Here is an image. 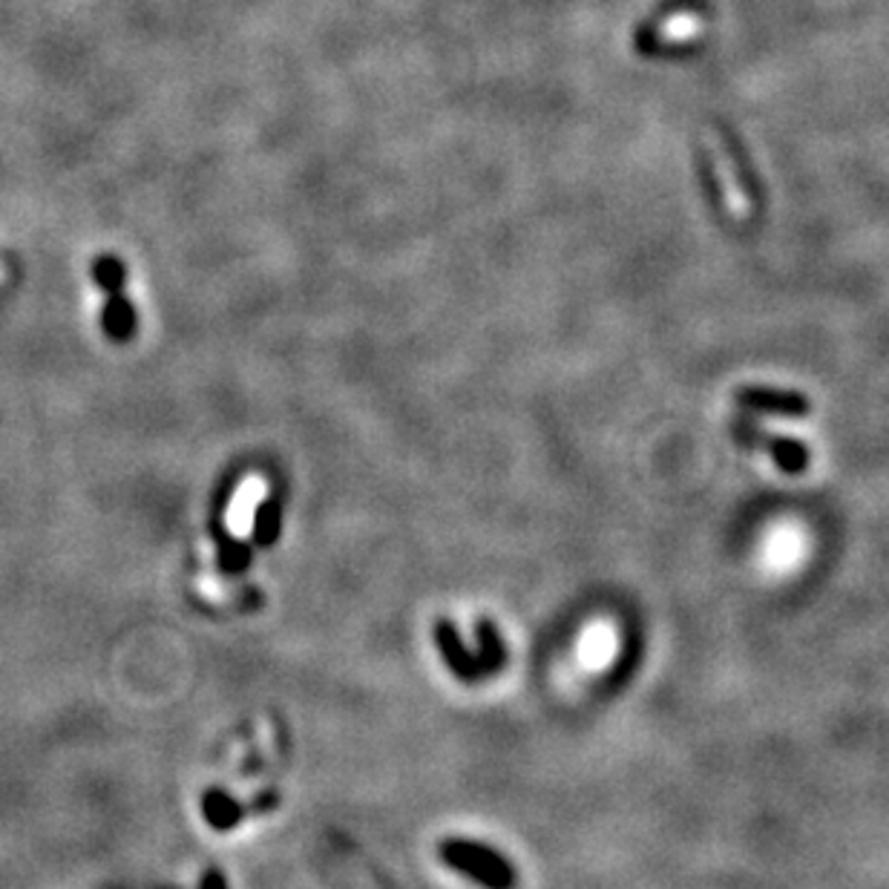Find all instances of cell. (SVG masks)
<instances>
[{"instance_id": "obj_4", "label": "cell", "mask_w": 889, "mask_h": 889, "mask_svg": "<svg viewBox=\"0 0 889 889\" xmlns=\"http://www.w3.org/2000/svg\"><path fill=\"white\" fill-rule=\"evenodd\" d=\"M101 331L113 340L115 345H124L136 338L138 331V311L127 294H107L104 297V309H101Z\"/></svg>"}, {"instance_id": "obj_9", "label": "cell", "mask_w": 889, "mask_h": 889, "mask_svg": "<svg viewBox=\"0 0 889 889\" xmlns=\"http://www.w3.org/2000/svg\"><path fill=\"white\" fill-rule=\"evenodd\" d=\"M93 282L107 294H122L127 286V266L115 254H101L93 259Z\"/></svg>"}, {"instance_id": "obj_12", "label": "cell", "mask_w": 889, "mask_h": 889, "mask_svg": "<svg viewBox=\"0 0 889 889\" xmlns=\"http://www.w3.org/2000/svg\"><path fill=\"white\" fill-rule=\"evenodd\" d=\"M797 547H800V538L795 536L792 530L781 533V536L772 541V561L777 565H789V561L797 559Z\"/></svg>"}, {"instance_id": "obj_6", "label": "cell", "mask_w": 889, "mask_h": 889, "mask_svg": "<svg viewBox=\"0 0 889 889\" xmlns=\"http://www.w3.org/2000/svg\"><path fill=\"white\" fill-rule=\"evenodd\" d=\"M214 538H216V561H219V570H223L225 576H239L242 570H248L254 556L248 541L230 536V533L223 530L216 521H214Z\"/></svg>"}, {"instance_id": "obj_11", "label": "cell", "mask_w": 889, "mask_h": 889, "mask_svg": "<svg viewBox=\"0 0 889 889\" xmlns=\"http://www.w3.org/2000/svg\"><path fill=\"white\" fill-rule=\"evenodd\" d=\"M610 653H613V642H610V633L604 628L588 633L585 645H581V660L588 662V665H602Z\"/></svg>"}, {"instance_id": "obj_13", "label": "cell", "mask_w": 889, "mask_h": 889, "mask_svg": "<svg viewBox=\"0 0 889 889\" xmlns=\"http://www.w3.org/2000/svg\"><path fill=\"white\" fill-rule=\"evenodd\" d=\"M199 889H228V881H225V876L219 869H208V872L201 876Z\"/></svg>"}, {"instance_id": "obj_3", "label": "cell", "mask_w": 889, "mask_h": 889, "mask_svg": "<svg viewBox=\"0 0 889 889\" xmlns=\"http://www.w3.org/2000/svg\"><path fill=\"white\" fill-rule=\"evenodd\" d=\"M435 639L444 653V662L449 665L452 674H458L461 680H480V662L469 648L461 642L458 628L449 619H438L435 622Z\"/></svg>"}, {"instance_id": "obj_10", "label": "cell", "mask_w": 889, "mask_h": 889, "mask_svg": "<svg viewBox=\"0 0 889 889\" xmlns=\"http://www.w3.org/2000/svg\"><path fill=\"white\" fill-rule=\"evenodd\" d=\"M768 449H772V458L775 464L781 466L783 473H804L809 466V446L804 441L797 438H772L768 441Z\"/></svg>"}, {"instance_id": "obj_8", "label": "cell", "mask_w": 889, "mask_h": 889, "mask_svg": "<svg viewBox=\"0 0 889 889\" xmlns=\"http://www.w3.org/2000/svg\"><path fill=\"white\" fill-rule=\"evenodd\" d=\"M475 631H478L480 639V653H478L480 676H489L495 674V671H502L504 662H507V648H504L502 637L495 631V624L489 622V619H478Z\"/></svg>"}, {"instance_id": "obj_5", "label": "cell", "mask_w": 889, "mask_h": 889, "mask_svg": "<svg viewBox=\"0 0 889 889\" xmlns=\"http://www.w3.org/2000/svg\"><path fill=\"white\" fill-rule=\"evenodd\" d=\"M201 815L216 833H230L237 829L245 818V806L223 789H208L201 795Z\"/></svg>"}, {"instance_id": "obj_2", "label": "cell", "mask_w": 889, "mask_h": 889, "mask_svg": "<svg viewBox=\"0 0 889 889\" xmlns=\"http://www.w3.org/2000/svg\"><path fill=\"white\" fill-rule=\"evenodd\" d=\"M737 403L743 410L763 412V415H783V417H806L812 410L809 397L800 395V392H786V389H766V386L740 389Z\"/></svg>"}, {"instance_id": "obj_1", "label": "cell", "mask_w": 889, "mask_h": 889, "mask_svg": "<svg viewBox=\"0 0 889 889\" xmlns=\"http://www.w3.org/2000/svg\"><path fill=\"white\" fill-rule=\"evenodd\" d=\"M441 858L452 869L464 872L466 878L478 881L487 889H513L516 887V869L502 852L484 847L478 840L446 838L441 840Z\"/></svg>"}, {"instance_id": "obj_7", "label": "cell", "mask_w": 889, "mask_h": 889, "mask_svg": "<svg viewBox=\"0 0 889 889\" xmlns=\"http://www.w3.org/2000/svg\"><path fill=\"white\" fill-rule=\"evenodd\" d=\"M254 541L259 547H273L282 533V498L277 493H268L254 509Z\"/></svg>"}]
</instances>
